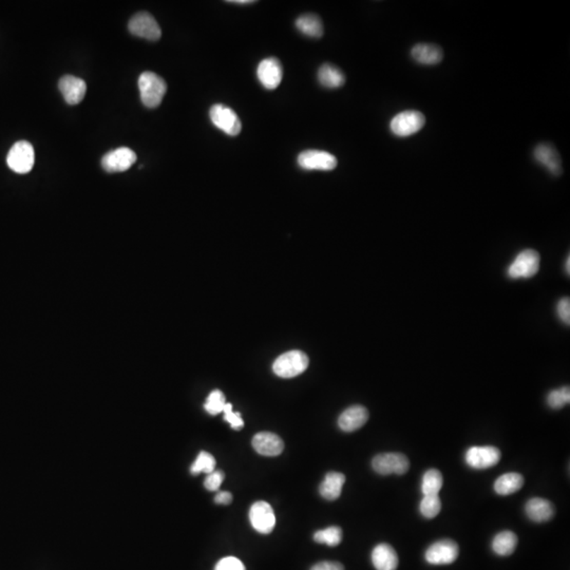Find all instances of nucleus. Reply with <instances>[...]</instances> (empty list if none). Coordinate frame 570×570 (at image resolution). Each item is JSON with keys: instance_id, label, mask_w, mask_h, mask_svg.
I'll return each instance as SVG.
<instances>
[{"instance_id": "f257e3e1", "label": "nucleus", "mask_w": 570, "mask_h": 570, "mask_svg": "<svg viewBox=\"0 0 570 570\" xmlns=\"http://www.w3.org/2000/svg\"><path fill=\"white\" fill-rule=\"evenodd\" d=\"M139 89L143 104L147 108H156L166 94L167 85L156 73L146 71L139 77Z\"/></svg>"}, {"instance_id": "f03ea898", "label": "nucleus", "mask_w": 570, "mask_h": 570, "mask_svg": "<svg viewBox=\"0 0 570 570\" xmlns=\"http://www.w3.org/2000/svg\"><path fill=\"white\" fill-rule=\"evenodd\" d=\"M308 366V357L301 351H289L280 355L273 364V371L281 378H293L302 374Z\"/></svg>"}, {"instance_id": "7ed1b4c3", "label": "nucleus", "mask_w": 570, "mask_h": 570, "mask_svg": "<svg viewBox=\"0 0 570 570\" xmlns=\"http://www.w3.org/2000/svg\"><path fill=\"white\" fill-rule=\"evenodd\" d=\"M539 252L535 250H525L514 259L508 269V276L511 279H528L537 275L540 269Z\"/></svg>"}, {"instance_id": "20e7f679", "label": "nucleus", "mask_w": 570, "mask_h": 570, "mask_svg": "<svg viewBox=\"0 0 570 570\" xmlns=\"http://www.w3.org/2000/svg\"><path fill=\"white\" fill-rule=\"evenodd\" d=\"M35 162V152L33 146L27 141L15 143L6 156L8 166L16 173H30Z\"/></svg>"}, {"instance_id": "39448f33", "label": "nucleus", "mask_w": 570, "mask_h": 570, "mask_svg": "<svg viewBox=\"0 0 570 570\" xmlns=\"http://www.w3.org/2000/svg\"><path fill=\"white\" fill-rule=\"evenodd\" d=\"M426 117L419 111L408 110L398 113L392 119L390 129L392 134L400 138L412 136L423 129Z\"/></svg>"}, {"instance_id": "423d86ee", "label": "nucleus", "mask_w": 570, "mask_h": 570, "mask_svg": "<svg viewBox=\"0 0 570 570\" xmlns=\"http://www.w3.org/2000/svg\"><path fill=\"white\" fill-rule=\"evenodd\" d=\"M372 467L378 475H402L410 469V460L402 453H383L373 458Z\"/></svg>"}, {"instance_id": "0eeeda50", "label": "nucleus", "mask_w": 570, "mask_h": 570, "mask_svg": "<svg viewBox=\"0 0 570 570\" xmlns=\"http://www.w3.org/2000/svg\"><path fill=\"white\" fill-rule=\"evenodd\" d=\"M209 117L214 125L228 136H235L241 132L242 124L237 113L225 105L219 104L211 107Z\"/></svg>"}, {"instance_id": "6e6552de", "label": "nucleus", "mask_w": 570, "mask_h": 570, "mask_svg": "<svg viewBox=\"0 0 570 570\" xmlns=\"http://www.w3.org/2000/svg\"><path fill=\"white\" fill-rule=\"evenodd\" d=\"M128 29L132 34L138 37L156 42L162 36L160 25L151 14L147 12H141L134 15L130 19Z\"/></svg>"}, {"instance_id": "1a4fd4ad", "label": "nucleus", "mask_w": 570, "mask_h": 570, "mask_svg": "<svg viewBox=\"0 0 570 570\" xmlns=\"http://www.w3.org/2000/svg\"><path fill=\"white\" fill-rule=\"evenodd\" d=\"M458 545L452 540H441L428 548L426 561L432 565H449L455 562L458 557Z\"/></svg>"}, {"instance_id": "9d476101", "label": "nucleus", "mask_w": 570, "mask_h": 570, "mask_svg": "<svg viewBox=\"0 0 570 570\" xmlns=\"http://www.w3.org/2000/svg\"><path fill=\"white\" fill-rule=\"evenodd\" d=\"M337 163L336 156L321 150H306L298 156V165L306 170H333Z\"/></svg>"}, {"instance_id": "9b49d317", "label": "nucleus", "mask_w": 570, "mask_h": 570, "mask_svg": "<svg viewBox=\"0 0 570 570\" xmlns=\"http://www.w3.org/2000/svg\"><path fill=\"white\" fill-rule=\"evenodd\" d=\"M250 520L252 526L259 533L269 535L275 528V512L267 501H257L250 507Z\"/></svg>"}, {"instance_id": "f8f14e48", "label": "nucleus", "mask_w": 570, "mask_h": 570, "mask_svg": "<svg viewBox=\"0 0 570 570\" xmlns=\"http://www.w3.org/2000/svg\"><path fill=\"white\" fill-rule=\"evenodd\" d=\"M136 162V152L129 148L121 147L105 154L102 160V166L107 173H124Z\"/></svg>"}, {"instance_id": "ddd939ff", "label": "nucleus", "mask_w": 570, "mask_h": 570, "mask_svg": "<svg viewBox=\"0 0 570 570\" xmlns=\"http://www.w3.org/2000/svg\"><path fill=\"white\" fill-rule=\"evenodd\" d=\"M501 451L494 446L471 447L467 451L466 463L475 469H487L496 466L501 460Z\"/></svg>"}, {"instance_id": "4468645a", "label": "nucleus", "mask_w": 570, "mask_h": 570, "mask_svg": "<svg viewBox=\"0 0 570 570\" xmlns=\"http://www.w3.org/2000/svg\"><path fill=\"white\" fill-rule=\"evenodd\" d=\"M257 75L263 87L269 90L276 89L281 83L282 77H284L281 63L275 57L263 59L259 64Z\"/></svg>"}, {"instance_id": "2eb2a0df", "label": "nucleus", "mask_w": 570, "mask_h": 570, "mask_svg": "<svg viewBox=\"0 0 570 570\" xmlns=\"http://www.w3.org/2000/svg\"><path fill=\"white\" fill-rule=\"evenodd\" d=\"M535 160L545 167L552 175H560L562 173V162L558 150L550 144H540L533 151Z\"/></svg>"}, {"instance_id": "dca6fc26", "label": "nucleus", "mask_w": 570, "mask_h": 570, "mask_svg": "<svg viewBox=\"0 0 570 570\" xmlns=\"http://www.w3.org/2000/svg\"><path fill=\"white\" fill-rule=\"evenodd\" d=\"M252 447L260 455L277 456L284 451V443L275 433L260 432L252 438Z\"/></svg>"}, {"instance_id": "f3484780", "label": "nucleus", "mask_w": 570, "mask_h": 570, "mask_svg": "<svg viewBox=\"0 0 570 570\" xmlns=\"http://www.w3.org/2000/svg\"><path fill=\"white\" fill-rule=\"evenodd\" d=\"M59 90L63 94L67 104L77 105L85 98L87 92V85L85 81L72 75H66L62 77L59 83Z\"/></svg>"}, {"instance_id": "a211bd4d", "label": "nucleus", "mask_w": 570, "mask_h": 570, "mask_svg": "<svg viewBox=\"0 0 570 570\" xmlns=\"http://www.w3.org/2000/svg\"><path fill=\"white\" fill-rule=\"evenodd\" d=\"M368 419V411L364 407H350L344 410L338 419V426L344 432H354L366 425Z\"/></svg>"}, {"instance_id": "6ab92c4d", "label": "nucleus", "mask_w": 570, "mask_h": 570, "mask_svg": "<svg viewBox=\"0 0 570 570\" xmlns=\"http://www.w3.org/2000/svg\"><path fill=\"white\" fill-rule=\"evenodd\" d=\"M525 511L527 516L533 522L544 523L554 518L556 509L552 501L541 498H533L527 501Z\"/></svg>"}, {"instance_id": "aec40b11", "label": "nucleus", "mask_w": 570, "mask_h": 570, "mask_svg": "<svg viewBox=\"0 0 570 570\" xmlns=\"http://www.w3.org/2000/svg\"><path fill=\"white\" fill-rule=\"evenodd\" d=\"M372 563L376 570H396L398 556L389 544H379L372 552Z\"/></svg>"}, {"instance_id": "412c9836", "label": "nucleus", "mask_w": 570, "mask_h": 570, "mask_svg": "<svg viewBox=\"0 0 570 570\" xmlns=\"http://www.w3.org/2000/svg\"><path fill=\"white\" fill-rule=\"evenodd\" d=\"M411 57L421 65H437L443 61V49L433 44H417L411 50Z\"/></svg>"}, {"instance_id": "4be33fe9", "label": "nucleus", "mask_w": 570, "mask_h": 570, "mask_svg": "<svg viewBox=\"0 0 570 570\" xmlns=\"http://www.w3.org/2000/svg\"><path fill=\"white\" fill-rule=\"evenodd\" d=\"M346 483V477L340 472H329L319 487L323 499L335 501L342 496V487Z\"/></svg>"}, {"instance_id": "5701e85b", "label": "nucleus", "mask_w": 570, "mask_h": 570, "mask_svg": "<svg viewBox=\"0 0 570 570\" xmlns=\"http://www.w3.org/2000/svg\"><path fill=\"white\" fill-rule=\"evenodd\" d=\"M318 81L323 87L329 88V89H337L344 85L346 76L339 68L335 67L331 64H325L319 69Z\"/></svg>"}, {"instance_id": "b1692460", "label": "nucleus", "mask_w": 570, "mask_h": 570, "mask_svg": "<svg viewBox=\"0 0 570 570\" xmlns=\"http://www.w3.org/2000/svg\"><path fill=\"white\" fill-rule=\"evenodd\" d=\"M524 486V477L520 473L511 472L501 475L494 483V492L499 496H510Z\"/></svg>"}, {"instance_id": "393cba45", "label": "nucleus", "mask_w": 570, "mask_h": 570, "mask_svg": "<svg viewBox=\"0 0 570 570\" xmlns=\"http://www.w3.org/2000/svg\"><path fill=\"white\" fill-rule=\"evenodd\" d=\"M296 27L304 35L308 37L320 38L323 35V25L321 19L317 15H301L296 21Z\"/></svg>"}, {"instance_id": "a878e982", "label": "nucleus", "mask_w": 570, "mask_h": 570, "mask_svg": "<svg viewBox=\"0 0 570 570\" xmlns=\"http://www.w3.org/2000/svg\"><path fill=\"white\" fill-rule=\"evenodd\" d=\"M516 546H518V537L516 533L509 530L498 533L492 541V550L501 557H508L513 554Z\"/></svg>"}, {"instance_id": "bb28decb", "label": "nucleus", "mask_w": 570, "mask_h": 570, "mask_svg": "<svg viewBox=\"0 0 570 570\" xmlns=\"http://www.w3.org/2000/svg\"><path fill=\"white\" fill-rule=\"evenodd\" d=\"M443 475L436 469H430L424 475L421 492L424 496H438L443 487Z\"/></svg>"}, {"instance_id": "cd10ccee", "label": "nucleus", "mask_w": 570, "mask_h": 570, "mask_svg": "<svg viewBox=\"0 0 570 570\" xmlns=\"http://www.w3.org/2000/svg\"><path fill=\"white\" fill-rule=\"evenodd\" d=\"M342 530L340 527L332 526L323 530L317 531L314 535V541L319 544L335 547L342 543Z\"/></svg>"}, {"instance_id": "c85d7f7f", "label": "nucleus", "mask_w": 570, "mask_h": 570, "mask_svg": "<svg viewBox=\"0 0 570 570\" xmlns=\"http://www.w3.org/2000/svg\"><path fill=\"white\" fill-rule=\"evenodd\" d=\"M214 468H216V460L214 456L209 452L202 451L197 456L190 471L194 475H200V473L209 475L214 471Z\"/></svg>"}, {"instance_id": "c756f323", "label": "nucleus", "mask_w": 570, "mask_h": 570, "mask_svg": "<svg viewBox=\"0 0 570 570\" xmlns=\"http://www.w3.org/2000/svg\"><path fill=\"white\" fill-rule=\"evenodd\" d=\"M570 402L569 387H563L561 389L552 390L547 396L548 406L554 410H560L563 407Z\"/></svg>"}, {"instance_id": "7c9ffc66", "label": "nucleus", "mask_w": 570, "mask_h": 570, "mask_svg": "<svg viewBox=\"0 0 570 570\" xmlns=\"http://www.w3.org/2000/svg\"><path fill=\"white\" fill-rule=\"evenodd\" d=\"M225 405H226V400H225L224 394L220 390H214L207 397L204 408L209 414L218 415L223 413Z\"/></svg>"}, {"instance_id": "2f4dec72", "label": "nucleus", "mask_w": 570, "mask_h": 570, "mask_svg": "<svg viewBox=\"0 0 570 570\" xmlns=\"http://www.w3.org/2000/svg\"><path fill=\"white\" fill-rule=\"evenodd\" d=\"M419 509L425 518H435L441 510V499L438 498V496H424Z\"/></svg>"}, {"instance_id": "473e14b6", "label": "nucleus", "mask_w": 570, "mask_h": 570, "mask_svg": "<svg viewBox=\"0 0 570 570\" xmlns=\"http://www.w3.org/2000/svg\"><path fill=\"white\" fill-rule=\"evenodd\" d=\"M223 414H224L225 421L231 425V428L235 429V430H239V429L244 427V421L241 415H240V413L233 412L231 404L226 402L224 410H223Z\"/></svg>"}, {"instance_id": "72a5a7b5", "label": "nucleus", "mask_w": 570, "mask_h": 570, "mask_svg": "<svg viewBox=\"0 0 570 570\" xmlns=\"http://www.w3.org/2000/svg\"><path fill=\"white\" fill-rule=\"evenodd\" d=\"M224 473L221 470H214L213 472L207 475V479L204 481V486L209 492H218L224 481Z\"/></svg>"}, {"instance_id": "f704fd0d", "label": "nucleus", "mask_w": 570, "mask_h": 570, "mask_svg": "<svg viewBox=\"0 0 570 570\" xmlns=\"http://www.w3.org/2000/svg\"><path fill=\"white\" fill-rule=\"evenodd\" d=\"M214 570H246L243 563L235 557H226L216 563Z\"/></svg>"}, {"instance_id": "c9c22d12", "label": "nucleus", "mask_w": 570, "mask_h": 570, "mask_svg": "<svg viewBox=\"0 0 570 570\" xmlns=\"http://www.w3.org/2000/svg\"><path fill=\"white\" fill-rule=\"evenodd\" d=\"M559 318L566 325H570V300L569 297L563 298L557 306Z\"/></svg>"}, {"instance_id": "e433bc0d", "label": "nucleus", "mask_w": 570, "mask_h": 570, "mask_svg": "<svg viewBox=\"0 0 570 570\" xmlns=\"http://www.w3.org/2000/svg\"><path fill=\"white\" fill-rule=\"evenodd\" d=\"M310 570H344V567L340 563L325 561V562L317 563Z\"/></svg>"}, {"instance_id": "4c0bfd02", "label": "nucleus", "mask_w": 570, "mask_h": 570, "mask_svg": "<svg viewBox=\"0 0 570 570\" xmlns=\"http://www.w3.org/2000/svg\"><path fill=\"white\" fill-rule=\"evenodd\" d=\"M214 501L216 504H221V505H228L233 501V496L231 494L227 492H221L216 494V498H214Z\"/></svg>"}, {"instance_id": "58836bf2", "label": "nucleus", "mask_w": 570, "mask_h": 570, "mask_svg": "<svg viewBox=\"0 0 570 570\" xmlns=\"http://www.w3.org/2000/svg\"><path fill=\"white\" fill-rule=\"evenodd\" d=\"M229 4H255L254 0H228Z\"/></svg>"}, {"instance_id": "ea45409f", "label": "nucleus", "mask_w": 570, "mask_h": 570, "mask_svg": "<svg viewBox=\"0 0 570 570\" xmlns=\"http://www.w3.org/2000/svg\"><path fill=\"white\" fill-rule=\"evenodd\" d=\"M569 263H570V258H569V257H567L566 264H565V271H566V273L569 274V273H570V267H569L570 264H569Z\"/></svg>"}]
</instances>
